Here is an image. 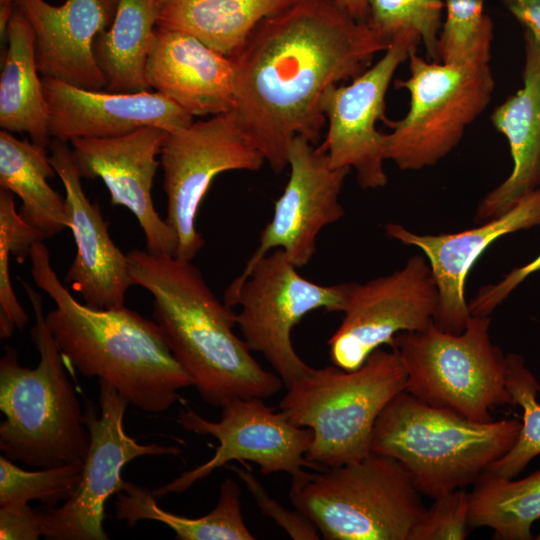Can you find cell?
<instances>
[{
    "label": "cell",
    "instance_id": "25",
    "mask_svg": "<svg viewBox=\"0 0 540 540\" xmlns=\"http://www.w3.org/2000/svg\"><path fill=\"white\" fill-rule=\"evenodd\" d=\"M295 0H160L157 27L193 35L233 57L267 17Z\"/></svg>",
    "mask_w": 540,
    "mask_h": 540
},
{
    "label": "cell",
    "instance_id": "22",
    "mask_svg": "<svg viewBox=\"0 0 540 540\" xmlns=\"http://www.w3.org/2000/svg\"><path fill=\"white\" fill-rule=\"evenodd\" d=\"M146 79L190 115L228 113L235 99V64L193 35L157 27Z\"/></svg>",
    "mask_w": 540,
    "mask_h": 540
},
{
    "label": "cell",
    "instance_id": "27",
    "mask_svg": "<svg viewBox=\"0 0 540 540\" xmlns=\"http://www.w3.org/2000/svg\"><path fill=\"white\" fill-rule=\"evenodd\" d=\"M55 174L46 148L0 132V186L19 197L20 217L44 239L69 227L65 198L47 181Z\"/></svg>",
    "mask_w": 540,
    "mask_h": 540
},
{
    "label": "cell",
    "instance_id": "38",
    "mask_svg": "<svg viewBox=\"0 0 540 540\" xmlns=\"http://www.w3.org/2000/svg\"><path fill=\"white\" fill-rule=\"evenodd\" d=\"M509 12L540 42V0H501Z\"/></svg>",
    "mask_w": 540,
    "mask_h": 540
},
{
    "label": "cell",
    "instance_id": "18",
    "mask_svg": "<svg viewBox=\"0 0 540 540\" xmlns=\"http://www.w3.org/2000/svg\"><path fill=\"white\" fill-rule=\"evenodd\" d=\"M540 225V188L527 194L506 213L476 228L455 233L422 235L397 223L385 226L387 234L402 244L419 248L427 258L438 289L434 323L440 329L461 333L471 317L465 298L469 271L499 238Z\"/></svg>",
    "mask_w": 540,
    "mask_h": 540
},
{
    "label": "cell",
    "instance_id": "8",
    "mask_svg": "<svg viewBox=\"0 0 540 540\" xmlns=\"http://www.w3.org/2000/svg\"><path fill=\"white\" fill-rule=\"evenodd\" d=\"M490 323V316L471 315L458 334L434 322L423 330L397 334L391 348L406 373L405 391L479 423L492 422L495 407H515L507 387V355L492 343Z\"/></svg>",
    "mask_w": 540,
    "mask_h": 540
},
{
    "label": "cell",
    "instance_id": "10",
    "mask_svg": "<svg viewBox=\"0 0 540 540\" xmlns=\"http://www.w3.org/2000/svg\"><path fill=\"white\" fill-rule=\"evenodd\" d=\"M350 284L307 280L282 249H275L228 286L224 302L240 306L236 321L244 341L264 356L288 388L312 368L293 347V328L314 310L343 312Z\"/></svg>",
    "mask_w": 540,
    "mask_h": 540
},
{
    "label": "cell",
    "instance_id": "20",
    "mask_svg": "<svg viewBox=\"0 0 540 540\" xmlns=\"http://www.w3.org/2000/svg\"><path fill=\"white\" fill-rule=\"evenodd\" d=\"M42 83L49 105V134L64 142L118 137L144 127L174 132L194 122L192 115L156 91L104 92L44 77Z\"/></svg>",
    "mask_w": 540,
    "mask_h": 540
},
{
    "label": "cell",
    "instance_id": "2",
    "mask_svg": "<svg viewBox=\"0 0 540 540\" xmlns=\"http://www.w3.org/2000/svg\"><path fill=\"white\" fill-rule=\"evenodd\" d=\"M132 285L153 297V320L204 402L268 398L282 388L233 331L236 314L211 291L191 261L147 250L127 253Z\"/></svg>",
    "mask_w": 540,
    "mask_h": 540
},
{
    "label": "cell",
    "instance_id": "13",
    "mask_svg": "<svg viewBox=\"0 0 540 540\" xmlns=\"http://www.w3.org/2000/svg\"><path fill=\"white\" fill-rule=\"evenodd\" d=\"M438 289L423 255L410 257L391 274L351 282L344 318L327 344L332 364L352 371L376 349L392 346L401 332L423 330L434 322Z\"/></svg>",
    "mask_w": 540,
    "mask_h": 540
},
{
    "label": "cell",
    "instance_id": "34",
    "mask_svg": "<svg viewBox=\"0 0 540 540\" xmlns=\"http://www.w3.org/2000/svg\"><path fill=\"white\" fill-rule=\"evenodd\" d=\"M434 500L413 526L408 540H462L468 535L469 492L453 490Z\"/></svg>",
    "mask_w": 540,
    "mask_h": 540
},
{
    "label": "cell",
    "instance_id": "35",
    "mask_svg": "<svg viewBox=\"0 0 540 540\" xmlns=\"http://www.w3.org/2000/svg\"><path fill=\"white\" fill-rule=\"evenodd\" d=\"M241 464L243 468L233 465L230 468L244 482L263 515L274 520L292 539L317 540L321 538L318 529L304 514L297 509L290 510L282 506L267 493L250 467L244 462Z\"/></svg>",
    "mask_w": 540,
    "mask_h": 540
},
{
    "label": "cell",
    "instance_id": "19",
    "mask_svg": "<svg viewBox=\"0 0 540 540\" xmlns=\"http://www.w3.org/2000/svg\"><path fill=\"white\" fill-rule=\"evenodd\" d=\"M49 147L50 163L65 189L68 228L76 245V255L64 282L81 295L88 307L122 308L132 286L127 254L112 241L98 203H92L84 193L67 142L52 138Z\"/></svg>",
    "mask_w": 540,
    "mask_h": 540
},
{
    "label": "cell",
    "instance_id": "3",
    "mask_svg": "<svg viewBox=\"0 0 540 540\" xmlns=\"http://www.w3.org/2000/svg\"><path fill=\"white\" fill-rule=\"evenodd\" d=\"M31 274L56 307L45 315L65 365L112 385L129 404L168 410L192 381L154 320L126 308L95 309L78 302L58 278L42 243L30 250Z\"/></svg>",
    "mask_w": 540,
    "mask_h": 540
},
{
    "label": "cell",
    "instance_id": "16",
    "mask_svg": "<svg viewBox=\"0 0 540 540\" xmlns=\"http://www.w3.org/2000/svg\"><path fill=\"white\" fill-rule=\"evenodd\" d=\"M288 166L289 179L274 204L273 216L233 283L241 281L273 249H282L297 268L307 265L321 230L345 214L339 195L349 168L332 167L324 150L299 135L290 144Z\"/></svg>",
    "mask_w": 540,
    "mask_h": 540
},
{
    "label": "cell",
    "instance_id": "7",
    "mask_svg": "<svg viewBox=\"0 0 540 540\" xmlns=\"http://www.w3.org/2000/svg\"><path fill=\"white\" fill-rule=\"evenodd\" d=\"M291 476L289 498L326 540H408L426 507L393 458H365Z\"/></svg>",
    "mask_w": 540,
    "mask_h": 540
},
{
    "label": "cell",
    "instance_id": "12",
    "mask_svg": "<svg viewBox=\"0 0 540 540\" xmlns=\"http://www.w3.org/2000/svg\"><path fill=\"white\" fill-rule=\"evenodd\" d=\"M99 404L100 411L89 400L85 404L90 445L76 491L60 507L46 506L38 511L43 536L48 540H107L104 506L122 489L124 466L143 455L181 452L177 446L143 445L128 436L123 419L129 402L103 379H99Z\"/></svg>",
    "mask_w": 540,
    "mask_h": 540
},
{
    "label": "cell",
    "instance_id": "29",
    "mask_svg": "<svg viewBox=\"0 0 540 540\" xmlns=\"http://www.w3.org/2000/svg\"><path fill=\"white\" fill-rule=\"evenodd\" d=\"M469 492V527H487L494 539L530 540L540 519V470L519 480L484 472Z\"/></svg>",
    "mask_w": 540,
    "mask_h": 540
},
{
    "label": "cell",
    "instance_id": "40",
    "mask_svg": "<svg viewBox=\"0 0 540 540\" xmlns=\"http://www.w3.org/2000/svg\"><path fill=\"white\" fill-rule=\"evenodd\" d=\"M15 5V0H0V34L6 37L7 27Z\"/></svg>",
    "mask_w": 540,
    "mask_h": 540
},
{
    "label": "cell",
    "instance_id": "26",
    "mask_svg": "<svg viewBox=\"0 0 540 540\" xmlns=\"http://www.w3.org/2000/svg\"><path fill=\"white\" fill-rule=\"evenodd\" d=\"M159 7L160 0H118L111 25L94 44L108 91L151 90L146 65L156 38Z\"/></svg>",
    "mask_w": 540,
    "mask_h": 540
},
{
    "label": "cell",
    "instance_id": "33",
    "mask_svg": "<svg viewBox=\"0 0 540 540\" xmlns=\"http://www.w3.org/2000/svg\"><path fill=\"white\" fill-rule=\"evenodd\" d=\"M84 460L70 464L26 471L2 455L0 457V507L40 500L46 506L66 501L81 480Z\"/></svg>",
    "mask_w": 540,
    "mask_h": 540
},
{
    "label": "cell",
    "instance_id": "4",
    "mask_svg": "<svg viewBox=\"0 0 540 540\" xmlns=\"http://www.w3.org/2000/svg\"><path fill=\"white\" fill-rule=\"evenodd\" d=\"M35 323L31 338L39 352L35 368L18 362L14 347L0 359V450L11 461L56 467L85 460L90 435L63 357L49 331L42 296L22 282Z\"/></svg>",
    "mask_w": 540,
    "mask_h": 540
},
{
    "label": "cell",
    "instance_id": "23",
    "mask_svg": "<svg viewBox=\"0 0 540 540\" xmlns=\"http://www.w3.org/2000/svg\"><path fill=\"white\" fill-rule=\"evenodd\" d=\"M523 86L491 114L494 128L509 144L513 167L509 176L479 202L475 218H496L540 188V42L524 33Z\"/></svg>",
    "mask_w": 540,
    "mask_h": 540
},
{
    "label": "cell",
    "instance_id": "32",
    "mask_svg": "<svg viewBox=\"0 0 540 540\" xmlns=\"http://www.w3.org/2000/svg\"><path fill=\"white\" fill-rule=\"evenodd\" d=\"M486 0H444L445 18L439 38V61H487L494 25L485 13Z\"/></svg>",
    "mask_w": 540,
    "mask_h": 540
},
{
    "label": "cell",
    "instance_id": "17",
    "mask_svg": "<svg viewBox=\"0 0 540 540\" xmlns=\"http://www.w3.org/2000/svg\"><path fill=\"white\" fill-rule=\"evenodd\" d=\"M169 132L144 127L111 138L73 139L72 157L81 178H100L113 206L128 208L137 218L146 239V250L175 256L177 237L155 210L151 189L160 161L162 145Z\"/></svg>",
    "mask_w": 540,
    "mask_h": 540
},
{
    "label": "cell",
    "instance_id": "30",
    "mask_svg": "<svg viewBox=\"0 0 540 540\" xmlns=\"http://www.w3.org/2000/svg\"><path fill=\"white\" fill-rule=\"evenodd\" d=\"M507 362V387L515 406H520L523 411L521 429L512 448L485 472L512 479L540 455V383L521 355L509 353Z\"/></svg>",
    "mask_w": 540,
    "mask_h": 540
},
{
    "label": "cell",
    "instance_id": "28",
    "mask_svg": "<svg viewBox=\"0 0 540 540\" xmlns=\"http://www.w3.org/2000/svg\"><path fill=\"white\" fill-rule=\"evenodd\" d=\"M115 517L133 527L140 520L159 521L174 531L178 540H253L241 510V488L226 478L215 508L198 518L179 516L161 509L152 490L124 481L115 500Z\"/></svg>",
    "mask_w": 540,
    "mask_h": 540
},
{
    "label": "cell",
    "instance_id": "21",
    "mask_svg": "<svg viewBox=\"0 0 540 540\" xmlns=\"http://www.w3.org/2000/svg\"><path fill=\"white\" fill-rule=\"evenodd\" d=\"M34 35L38 72L72 86L106 87L94 44L112 23L118 0H66L60 6L45 0H15Z\"/></svg>",
    "mask_w": 540,
    "mask_h": 540
},
{
    "label": "cell",
    "instance_id": "9",
    "mask_svg": "<svg viewBox=\"0 0 540 540\" xmlns=\"http://www.w3.org/2000/svg\"><path fill=\"white\" fill-rule=\"evenodd\" d=\"M409 77L395 88L410 95L406 115L384 119L385 159L401 170L432 167L461 142L467 128L491 102L495 80L487 61L445 63L413 52L408 58Z\"/></svg>",
    "mask_w": 540,
    "mask_h": 540
},
{
    "label": "cell",
    "instance_id": "11",
    "mask_svg": "<svg viewBox=\"0 0 540 540\" xmlns=\"http://www.w3.org/2000/svg\"><path fill=\"white\" fill-rule=\"evenodd\" d=\"M265 159L230 112L169 132L160 153L166 222L177 237L175 257L191 261L205 240L197 214L214 178L227 171H257Z\"/></svg>",
    "mask_w": 540,
    "mask_h": 540
},
{
    "label": "cell",
    "instance_id": "41",
    "mask_svg": "<svg viewBox=\"0 0 540 540\" xmlns=\"http://www.w3.org/2000/svg\"><path fill=\"white\" fill-rule=\"evenodd\" d=\"M535 539H536V540H540V530H539V532L537 533V535L535 536Z\"/></svg>",
    "mask_w": 540,
    "mask_h": 540
},
{
    "label": "cell",
    "instance_id": "1",
    "mask_svg": "<svg viewBox=\"0 0 540 540\" xmlns=\"http://www.w3.org/2000/svg\"><path fill=\"white\" fill-rule=\"evenodd\" d=\"M388 47L336 0H295L265 18L231 57L235 99L230 113L280 173L288 166L294 137L319 141L326 89L362 74Z\"/></svg>",
    "mask_w": 540,
    "mask_h": 540
},
{
    "label": "cell",
    "instance_id": "31",
    "mask_svg": "<svg viewBox=\"0 0 540 540\" xmlns=\"http://www.w3.org/2000/svg\"><path fill=\"white\" fill-rule=\"evenodd\" d=\"M366 23L390 45L403 34L421 39L426 57L439 61V38L443 26L444 0H366Z\"/></svg>",
    "mask_w": 540,
    "mask_h": 540
},
{
    "label": "cell",
    "instance_id": "37",
    "mask_svg": "<svg viewBox=\"0 0 540 540\" xmlns=\"http://www.w3.org/2000/svg\"><path fill=\"white\" fill-rule=\"evenodd\" d=\"M43 536L38 511L28 504L0 507L1 540H37Z\"/></svg>",
    "mask_w": 540,
    "mask_h": 540
},
{
    "label": "cell",
    "instance_id": "6",
    "mask_svg": "<svg viewBox=\"0 0 540 540\" xmlns=\"http://www.w3.org/2000/svg\"><path fill=\"white\" fill-rule=\"evenodd\" d=\"M397 351L376 349L358 369L311 368L287 388L279 409L313 433L307 459L320 469L353 463L371 453L376 421L405 390Z\"/></svg>",
    "mask_w": 540,
    "mask_h": 540
},
{
    "label": "cell",
    "instance_id": "14",
    "mask_svg": "<svg viewBox=\"0 0 540 540\" xmlns=\"http://www.w3.org/2000/svg\"><path fill=\"white\" fill-rule=\"evenodd\" d=\"M221 408L217 422L203 418L189 407L179 410L177 422L184 430L211 435L219 446L207 462L152 490L155 497L181 493L230 461L253 462L266 475L286 472L292 476L302 469L322 470L306 457L312 431L294 425L281 410L276 412L262 398L234 399Z\"/></svg>",
    "mask_w": 540,
    "mask_h": 540
},
{
    "label": "cell",
    "instance_id": "5",
    "mask_svg": "<svg viewBox=\"0 0 540 540\" xmlns=\"http://www.w3.org/2000/svg\"><path fill=\"white\" fill-rule=\"evenodd\" d=\"M520 429L517 419L475 422L404 390L379 415L371 452L395 459L417 490L435 499L474 484L512 448Z\"/></svg>",
    "mask_w": 540,
    "mask_h": 540
},
{
    "label": "cell",
    "instance_id": "24",
    "mask_svg": "<svg viewBox=\"0 0 540 540\" xmlns=\"http://www.w3.org/2000/svg\"><path fill=\"white\" fill-rule=\"evenodd\" d=\"M8 47L0 75V126L10 133H27L31 142L49 146V105L39 77L32 28L14 5L7 27Z\"/></svg>",
    "mask_w": 540,
    "mask_h": 540
},
{
    "label": "cell",
    "instance_id": "36",
    "mask_svg": "<svg viewBox=\"0 0 540 540\" xmlns=\"http://www.w3.org/2000/svg\"><path fill=\"white\" fill-rule=\"evenodd\" d=\"M538 271H540V254L527 264L512 269L499 282L483 286L468 303L471 315L490 316L512 291Z\"/></svg>",
    "mask_w": 540,
    "mask_h": 540
},
{
    "label": "cell",
    "instance_id": "15",
    "mask_svg": "<svg viewBox=\"0 0 540 540\" xmlns=\"http://www.w3.org/2000/svg\"><path fill=\"white\" fill-rule=\"evenodd\" d=\"M421 45L420 37L407 33L392 41L383 56L348 85H331L321 99L328 122L324 150L334 168L353 169L362 189L387 184L384 169L385 133L376 124L384 121L385 97L398 67Z\"/></svg>",
    "mask_w": 540,
    "mask_h": 540
},
{
    "label": "cell",
    "instance_id": "39",
    "mask_svg": "<svg viewBox=\"0 0 540 540\" xmlns=\"http://www.w3.org/2000/svg\"><path fill=\"white\" fill-rule=\"evenodd\" d=\"M352 17L360 22H366L368 6L366 0H336Z\"/></svg>",
    "mask_w": 540,
    "mask_h": 540
}]
</instances>
